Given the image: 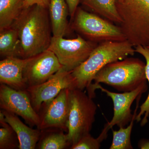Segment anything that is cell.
Here are the masks:
<instances>
[{
	"label": "cell",
	"mask_w": 149,
	"mask_h": 149,
	"mask_svg": "<svg viewBox=\"0 0 149 149\" xmlns=\"http://www.w3.org/2000/svg\"><path fill=\"white\" fill-rule=\"evenodd\" d=\"M53 37H63L68 29L69 15L65 0H50L49 8Z\"/></svg>",
	"instance_id": "cell-15"
},
{
	"label": "cell",
	"mask_w": 149,
	"mask_h": 149,
	"mask_svg": "<svg viewBox=\"0 0 149 149\" xmlns=\"http://www.w3.org/2000/svg\"><path fill=\"white\" fill-rule=\"evenodd\" d=\"M136 52L127 40L99 43L88 58L71 72L75 88L84 91L93 83L97 73L107 65L122 60Z\"/></svg>",
	"instance_id": "cell-2"
},
{
	"label": "cell",
	"mask_w": 149,
	"mask_h": 149,
	"mask_svg": "<svg viewBox=\"0 0 149 149\" xmlns=\"http://www.w3.org/2000/svg\"><path fill=\"white\" fill-rule=\"evenodd\" d=\"M24 0H0V30L10 27L24 9Z\"/></svg>",
	"instance_id": "cell-18"
},
{
	"label": "cell",
	"mask_w": 149,
	"mask_h": 149,
	"mask_svg": "<svg viewBox=\"0 0 149 149\" xmlns=\"http://www.w3.org/2000/svg\"><path fill=\"white\" fill-rule=\"evenodd\" d=\"M147 83H144L138 88L132 91L119 93H113L105 89L99 84H92L88 88V95L92 98L95 97V91L100 89L112 100L113 104V116L111 120L104 125L100 135L107 139V133L110 129L116 125L120 127H124L132 120L133 113H131V107L135 100L142 96L148 90Z\"/></svg>",
	"instance_id": "cell-7"
},
{
	"label": "cell",
	"mask_w": 149,
	"mask_h": 149,
	"mask_svg": "<svg viewBox=\"0 0 149 149\" xmlns=\"http://www.w3.org/2000/svg\"><path fill=\"white\" fill-rule=\"evenodd\" d=\"M0 107L20 116L31 127L39 128L40 116L32 107L26 90H16L5 84L0 86Z\"/></svg>",
	"instance_id": "cell-9"
},
{
	"label": "cell",
	"mask_w": 149,
	"mask_h": 149,
	"mask_svg": "<svg viewBox=\"0 0 149 149\" xmlns=\"http://www.w3.org/2000/svg\"><path fill=\"white\" fill-rule=\"evenodd\" d=\"M48 11L37 5L24 8L11 25L18 32L21 58H30L49 49L52 37Z\"/></svg>",
	"instance_id": "cell-1"
},
{
	"label": "cell",
	"mask_w": 149,
	"mask_h": 149,
	"mask_svg": "<svg viewBox=\"0 0 149 149\" xmlns=\"http://www.w3.org/2000/svg\"><path fill=\"white\" fill-rule=\"evenodd\" d=\"M146 65L143 62L135 58H126L111 63L97 73L92 85L102 83L120 92L134 91L147 83Z\"/></svg>",
	"instance_id": "cell-3"
},
{
	"label": "cell",
	"mask_w": 149,
	"mask_h": 149,
	"mask_svg": "<svg viewBox=\"0 0 149 149\" xmlns=\"http://www.w3.org/2000/svg\"><path fill=\"white\" fill-rule=\"evenodd\" d=\"M81 1V0H65L68 6L69 15L71 20H72L74 18L75 12L78 8V4Z\"/></svg>",
	"instance_id": "cell-25"
},
{
	"label": "cell",
	"mask_w": 149,
	"mask_h": 149,
	"mask_svg": "<svg viewBox=\"0 0 149 149\" xmlns=\"http://www.w3.org/2000/svg\"><path fill=\"white\" fill-rule=\"evenodd\" d=\"M69 88L63 89L50 101L43 104L39 112L41 130L58 128L68 132Z\"/></svg>",
	"instance_id": "cell-12"
},
{
	"label": "cell",
	"mask_w": 149,
	"mask_h": 149,
	"mask_svg": "<svg viewBox=\"0 0 149 149\" xmlns=\"http://www.w3.org/2000/svg\"><path fill=\"white\" fill-rule=\"evenodd\" d=\"M136 52L144 57L146 60V74L149 86V48L146 46L138 45L135 48ZM149 117V91L148 95L145 101L140 107V110L136 116V120L137 123L141 121V125L143 127L148 122Z\"/></svg>",
	"instance_id": "cell-22"
},
{
	"label": "cell",
	"mask_w": 149,
	"mask_h": 149,
	"mask_svg": "<svg viewBox=\"0 0 149 149\" xmlns=\"http://www.w3.org/2000/svg\"><path fill=\"white\" fill-rule=\"evenodd\" d=\"M1 111L4 115L6 122L11 126L17 135L19 142L18 149H35L41 137V130L28 127L16 115L3 109Z\"/></svg>",
	"instance_id": "cell-14"
},
{
	"label": "cell",
	"mask_w": 149,
	"mask_h": 149,
	"mask_svg": "<svg viewBox=\"0 0 149 149\" xmlns=\"http://www.w3.org/2000/svg\"><path fill=\"white\" fill-rule=\"evenodd\" d=\"M97 106L83 90L70 89L68 140L70 148L90 134L95 119Z\"/></svg>",
	"instance_id": "cell-5"
},
{
	"label": "cell",
	"mask_w": 149,
	"mask_h": 149,
	"mask_svg": "<svg viewBox=\"0 0 149 149\" xmlns=\"http://www.w3.org/2000/svg\"><path fill=\"white\" fill-rule=\"evenodd\" d=\"M141 96L136 99V109L133 113V116L129 125L126 128L120 127L118 130H112L113 141L110 149H133L131 141V135L134 121L139 107V102Z\"/></svg>",
	"instance_id": "cell-20"
},
{
	"label": "cell",
	"mask_w": 149,
	"mask_h": 149,
	"mask_svg": "<svg viewBox=\"0 0 149 149\" xmlns=\"http://www.w3.org/2000/svg\"><path fill=\"white\" fill-rule=\"evenodd\" d=\"M138 148L141 149H149V139H143L139 141Z\"/></svg>",
	"instance_id": "cell-26"
},
{
	"label": "cell",
	"mask_w": 149,
	"mask_h": 149,
	"mask_svg": "<svg viewBox=\"0 0 149 149\" xmlns=\"http://www.w3.org/2000/svg\"><path fill=\"white\" fill-rule=\"evenodd\" d=\"M68 71L62 67L46 82L26 89L33 108L39 113L43 104L55 98L65 88H75L74 80Z\"/></svg>",
	"instance_id": "cell-10"
},
{
	"label": "cell",
	"mask_w": 149,
	"mask_h": 149,
	"mask_svg": "<svg viewBox=\"0 0 149 149\" xmlns=\"http://www.w3.org/2000/svg\"><path fill=\"white\" fill-rule=\"evenodd\" d=\"M72 20V29L89 41L100 43L127 40L120 27L81 8H77Z\"/></svg>",
	"instance_id": "cell-6"
},
{
	"label": "cell",
	"mask_w": 149,
	"mask_h": 149,
	"mask_svg": "<svg viewBox=\"0 0 149 149\" xmlns=\"http://www.w3.org/2000/svg\"><path fill=\"white\" fill-rule=\"evenodd\" d=\"M98 45L79 35L73 39L52 36L48 49L55 54L65 69L72 71L88 58Z\"/></svg>",
	"instance_id": "cell-8"
},
{
	"label": "cell",
	"mask_w": 149,
	"mask_h": 149,
	"mask_svg": "<svg viewBox=\"0 0 149 149\" xmlns=\"http://www.w3.org/2000/svg\"><path fill=\"white\" fill-rule=\"evenodd\" d=\"M148 47L149 48V47Z\"/></svg>",
	"instance_id": "cell-27"
},
{
	"label": "cell",
	"mask_w": 149,
	"mask_h": 149,
	"mask_svg": "<svg viewBox=\"0 0 149 149\" xmlns=\"http://www.w3.org/2000/svg\"><path fill=\"white\" fill-rule=\"evenodd\" d=\"M28 58L8 57L0 61V83L16 90H25L23 70Z\"/></svg>",
	"instance_id": "cell-13"
},
{
	"label": "cell",
	"mask_w": 149,
	"mask_h": 149,
	"mask_svg": "<svg viewBox=\"0 0 149 149\" xmlns=\"http://www.w3.org/2000/svg\"><path fill=\"white\" fill-rule=\"evenodd\" d=\"M82 3L95 13L109 21L119 24L122 22L116 0H82Z\"/></svg>",
	"instance_id": "cell-17"
},
{
	"label": "cell",
	"mask_w": 149,
	"mask_h": 149,
	"mask_svg": "<svg viewBox=\"0 0 149 149\" xmlns=\"http://www.w3.org/2000/svg\"><path fill=\"white\" fill-rule=\"evenodd\" d=\"M0 54L5 58H21V47L18 32L12 26L0 30Z\"/></svg>",
	"instance_id": "cell-16"
},
{
	"label": "cell",
	"mask_w": 149,
	"mask_h": 149,
	"mask_svg": "<svg viewBox=\"0 0 149 149\" xmlns=\"http://www.w3.org/2000/svg\"><path fill=\"white\" fill-rule=\"evenodd\" d=\"M0 149H13L19 148L17 135L8 123L5 120L4 115L0 111Z\"/></svg>",
	"instance_id": "cell-21"
},
{
	"label": "cell",
	"mask_w": 149,
	"mask_h": 149,
	"mask_svg": "<svg viewBox=\"0 0 149 149\" xmlns=\"http://www.w3.org/2000/svg\"><path fill=\"white\" fill-rule=\"evenodd\" d=\"M102 142L99 138L95 139L91 134L84 136L76 144L70 147L71 149H99Z\"/></svg>",
	"instance_id": "cell-23"
},
{
	"label": "cell",
	"mask_w": 149,
	"mask_h": 149,
	"mask_svg": "<svg viewBox=\"0 0 149 149\" xmlns=\"http://www.w3.org/2000/svg\"><path fill=\"white\" fill-rule=\"evenodd\" d=\"M62 67L56 56L49 49L28 58L23 70L27 88L46 82Z\"/></svg>",
	"instance_id": "cell-11"
},
{
	"label": "cell",
	"mask_w": 149,
	"mask_h": 149,
	"mask_svg": "<svg viewBox=\"0 0 149 149\" xmlns=\"http://www.w3.org/2000/svg\"><path fill=\"white\" fill-rule=\"evenodd\" d=\"M120 24L133 47L149 46V0H116Z\"/></svg>",
	"instance_id": "cell-4"
},
{
	"label": "cell",
	"mask_w": 149,
	"mask_h": 149,
	"mask_svg": "<svg viewBox=\"0 0 149 149\" xmlns=\"http://www.w3.org/2000/svg\"><path fill=\"white\" fill-rule=\"evenodd\" d=\"M50 0H24V8H28L32 6L37 5L48 8Z\"/></svg>",
	"instance_id": "cell-24"
},
{
	"label": "cell",
	"mask_w": 149,
	"mask_h": 149,
	"mask_svg": "<svg viewBox=\"0 0 149 149\" xmlns=\"http://www.w3.org/2000/svg\"><path fill=\"white\" fill-rule=\"evenodd\" d=\"M42 134L37 144L40 149H63L70 147L67 134L58 128L41 130Z\"/></svg>",
	"instance_id": "cell-19"
}]
</instances>
